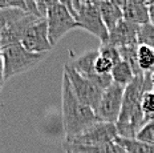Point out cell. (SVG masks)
<instances>
[{"label":"cell","mask_w":154,"mask_h":153,"mask_svg":"<svg viewBox=\"0 0 154 153\" xmlns=\"http://www.w3.org/2000/svg\"><path fill=\"white\" fill-rule=\"evenodd\" d=\"M146 91H152L150 75L134 76L133 81L125 87L122 107L116 123L118 137L136 139L137 132L145 124V117L141 109V98Z\"/></svg>","instance_id":"cell-1"},{"label":"cell","mask_w":154,"mask_h":153,"mask_svg":"<svg viewBox=\"0 0 154 153\" xmlns=\"http://www.w3.org/2000/svg\"><path fill=\"white\" fill-rule=\"evenodd\" d=\"M61 111L65 141L76 137L98 121L94 111L88 105L82 104L76 97L70 81L65 73H63L61 83Z\"/></svg>","instance_id":"cell-2"},{"label":"cell","mask_w":154,"mask_h":153,"mask_svg":"<svg viewBox=\"0 0 154 153\" xmlns=\"http://www.w3.org/2000/svg\"><path fill=\"white\" fill-rule=\"evenodd\" d=\"M48 53H35L25 49L20 43L11 44L2 48L3 64H4V80L25 73L37 67L47 57Z\"/></svg>","instance_id":"cell-3"},{"label":"cell","mask_w":154,"mask_h":153,"mask_svg":"<svg viewBox=\"0 0 154 153\" xmlns=\"http://www.w3.org/2000/svg\"><path fill=\"white\" fill-rule=\"evenodd\" d=\"M45 19H47V24H48V37H49V41L53 47L69 31L79 28L76 19L60 3L48 9Z\"/></svg>","instance_id":"cell-4"},{"label":"cell","mask_w":154,"mask_h":153,"mask_svg":"<svg viewBox=\"0 0 154 153\" xmlns=\"http://www.w3.org/2000/svg\"><path fill=\"white\" fill-rule=\"evenodd\" d=\"M64 73L68 76L76 97L79 98L82 104H85V105H88L89 108H92L96 113L104 91H102L101 88H98L96 84H93L91 80L82 77L80 73H77L75 69H72L66 64L64 65Z\"/></svg>","instance_id":"cell-5"},{"label":"cell","mask_w":154,"mask_h":153,"mask_svg":"<svg viewBox=\"0 0 154 153\" xmlns=\"http://www.w3.org/2000/svg\"><path fill=\"white\" fill-rule=\"evenodd\" d=\"M118 133L116 124L97 121L89 128H86L84 132H81L73 139L66 140L65 142L75 145H101L116 141Z\"/></svg>","instance_id":"cell-6"},{"label":"cell","mask_w":154,"mask_h":153,"mask_svg":"<svg viewBox=\"0 0 154 153\" xmlns=\"http://www.w3.org/2000/svg\"><path fill=\"white\" fill-rule=\"evenodd\" d=\"M75 19L79 24V28H82L93 36L98 37L101 44L106 43L109 31L102 21L98 4H80V7L76 9Z\"/></svg>","instance_id":"cell-7"},{"label":"cell","mask_w":154,"mask_h":153,"mask_svg":"<svg viewBox=\"0 0 154 153\" xmlns=\"http://www.w3.org/2000/svg\"><path fill=\"white\" fill-rule=\"evenodd\" d=\"M124 89V87L113 83L110 87L102 92L100 104L96 111V116H97L98 121L112 124L117 123L121 112V107H122Z\"/></svg>","instance_id":"cell-8"},{"label":"cell","mask_w":154,"mask_h":153,"mask_svg":"<svg viewBox=\"0 0 154 153\" xmlns=\"http://www.w3.org/2000/svg\"><path fill=\"white\" fill-rule=\"evenodd\" d=\"M20 44L25 49L35 53H48L53 49L48 37V24L45 17H37L27 28L20 40Z\"/></svg>","instance_id":"cell-9"},{"label":"cell","mask_w":154,"mask_h":153,"mask_svg":"<svg viewBox=\"0 0 154 153\" xmlns=\"http://www.w3.org/2000/svg\"><path fill=\"white\" fill-rule=\"evenodd\" d=\"M37 17H40V16H36V15L27 12L23 16L17 17L16 20L7 24L2 30V32H0V47L4 48V47L11 45V44L20 43L21 37H23V35L25 33L27 28L29 27Z\"/></svg>","instance_id":"cell-10"},{"label":"cell","mask_w":154,"mask_h":153,"mask_svg":"<svg viewBox=\"0 0 154 153\" xmlns=\"http://www.w3.org/2000/svg\"><path fill=\"white\" fill-rule=\"evenodd\" d=\"M138 27L140 25L131 24L126 20L120 21V23L117 24V27L109 32L108 40H106V43H104V44L113 45V47H116V48H121V47L137 44Z\"/></svg>","instance_id":"cell-11"},{"label":"cell","mask_w":154,"mask_h":153,"mask_svg":"<svg viewBox=\"0 0 154 153\" xmlns=\"http://www.w3.org/2000/svg\"><path fill=\"white\" fill-rule=\"evenodd\" d=\"M98 48L97 49H89L84 52L82 55L73 57L70 61L66 63V65H69L72 69H75L77 73L82 76V77H91L94 75V61L98 57Z\"/></svg>","instance_id":"cell-12"},{"label":"cell","mask_w":154,"mask_h":153,"mask_svg":"<svg viewBox=\"0 0 154 153\" xmlns=\"http://www.w3.org/2000/svg\"><path fill=\"white\" fill-rule=\"evenodd\" d=\"M65 153H126L116 141L101 145H75L64 142Z\"/></svg>","instance_id":"cell-13"},{"label":"cell","mask_w":154,"mask_h":153,"mask_svg":"<svg viewBox=\"0 0 154 153\" xmlns=\"http://www.w3.org/2000/svg\"><path fill=\"white\" fill-rule=\"evenodd\" d=\"M98 9H100L102 21H104L105 27H106V30L109 32L112 30H114L120 21L124 20L122 9L118 8L117 5H114L109 0H104V2L98 3Z\"/></svg>","instance_id":"cell-14"},{"label":"cell","mask_w":154,"mask_h":153,"mask_svg":"<svg viewBox=\"0 0 154 153\" xmlns=\"http://www.w3.org/2000/svg\"><path fill=\"white\" fill-rule=\"evenodd\" d=\"M122 16L124 20L129 21L136 25H143L149 23V5H141V4H129L122 8Z\"/></svg>","instance_id":"cell-15"},{"label":"cell","mask_w":154,"mask_h":153,"mask_svg":"<svg viewBox=\"0 0 154 153\" xmlns=\"http://www.w3.org/2000/svg\"><path fill=\"white\" fill-rule=\"evenodd\" d=\"M112 80H113L114 84H118L121 87H126L128 84H130L134 79V72L133 69L130 68V65L128 64L126 61L121 60L120 63H117L116 65H113V69L110 72Z\"/></svg>","instance_id":"cell-16"},{"label":"cell","mask_w":154,"mask_h":153,"mask_svg":"<svg viewBox=\"0 0 154 153\" xmlns=\"http://www.w3.org/2000/svg\"><path fill=\"white\" fill-rule=\"evenodd\" d=\"M137 64L143 75H152L154 72V49L147 45L137 47Z\"/></svg>","instance_id":"cell-17"},{"label":"cell","mask_w":154,"mask_h":153,"mask_svg":"<svg viewBox=\"0 0 154 153\" xmlns=\"http://www.w3.org/2000/svg\"><path fill=\"white\" fill-rule=\"evenodd\" d=\"M116 142L125 149L126 153H154V145L137 141L136 139H122L117 137Z\"/></svg>","instance_id":"cell-18"},{"label":"cell","mask_w":154,"mask_h":153,"mask_svg":"<svg viewBox=\"0 0 154 153\" xmlns=\"http://www.w3.org/2000/svg\"><path fill=\"white\" fill-rule=\"evenodd\" d=\"M137 44L138 45H147L154 49V27L150 23L138 27Z\"/></svg>","instance_id":"cell-19"},{"label":"cell","mask_w":154,"mask_h":153,"mask_svg":"<svg viewBox=\"0 0 154 153\" xmlns=\"http://www.w3.org/2000/svg\"><path fill=\"white\" fill-rule=\"evenodd\" d=\"M136 140L141 142H145V144L154 145V120L147 121L141 126V129L136 135Z\"/></svg>","instance_id":"cell-20"},{"label":"cell","mask_w":154,"mask_h":153,"mask_svg":"<svg viewBox=\"0 0 154 153\" xmlns=\"http://www.w3.org/2000/svg\"><path fill=\"white\" fill-rule=\"evenodd\" d=\"M98 53H100V56L105 57V59H108V60H110L113 65H116L117 63L121 61L120 51H118V48H116V47H113V45H109V44H101L100 48H98Z\"/></svg>","instance_id":"cell-21"},{"label":"cell","mask_w":154,"mask_h":153,"mask_svg":"<svg viewBox=\"0 0 154 153\" xmlns=\"http://www.w3.org/2000/svg\"><path fill=\"white\" fill-rule=\"evenodd\" d=\"M112 69H113V64H112L110 60L98 55L94 61V72L98 75H110Z\"/></svg>","instance_id":"cell-22"},{"label":"cell","mask_w":154,"mask_h":153,"mask_svg":"<svg viewBox=\"0 0 154 153\" xmlns=\"http://www.w3.org/2000/svg\"><path fill=\"white\" fill-rule=\"evenodd\" d=\"M59 3L61 5H64L68 11L72 14V16L75 17L76 16V9H75V2L73 0H59Z\"/></svg>","instance_id":"cell-23"},{"label":"cell","mask_w":154,"mask_h":153,"mask_svg":"<svg viewBox=\"0 0 154 153\" xmlns=\"http://www.w3.org/2000/svg\"><path fill=\"white\" fill-rule=\"evenodd\" d=\"M4 64H3V56H2V47H0V92L4 85Z\"/></svg>","instance_id":"cell-24"},{"label":"cell","mask_w":154,"mask_h":153,"mask_svg":"<svg viewBox=\"0 0 154 153\" xmlns=\"http://www.w3.org/2000/svg\"><path fill=\"white\" fill-rule=\"evenodd\" d=\"M25 3H27V7H28V11L31 12V14L36 15V16H40L37 12V8H36V4H35V0H24ZM41 17V16H40Z\"/></svg>","instance_id":"cell-25"},{"label":"cell","mask_w":154,"mask_h":153,"mask_svg":"<svg viewBox=\"0 0 154 153\" xmlns=\"http://www.w3.org/2000/svg\"><path fill=\"white\" fill-rule=\"evenodd\" d=\"M109 2H112L114 5H117L118 8H121L122 9L125 5H126V3H128V0H109Z\"/></svg>","instance_id":"cell-26"},{"label":"cell","mask_w":154,"mask_h":153,"mask_svg":"<svg viewBox=\"0 0 154 153\" xmlns=\"http://www.w3.org/2000/svg\"><path fill=\"white\" fill-rule=\"evenodd\" d=\"M149 23L154 27V5H149Z\"/></svg>","instance_id":"cell-27"},{"label":"cell","mask_w":154,"mask_h":153,"mask_svg":"<svg viewBox=\"0 0 154 153\" xmlns=\"http://www.w3.org/2000/svg\"><path fill=\"white\" fill-rule=\"evenodd\" d=\"M129 4H141V5H149V0H128Z\"/></svg>","instance_id":"cell-28"},{"label":"cell","mask_w":154,"mask_h":153,"mask_svg":"<svg viewBox=\"0 0 154 153\" xmlns=\"http://www.w3.org/2000/svg\"><path fill=\"white\" fill-rule=\"evenodd\" d=\"M79 2H80V4H98V3L104 2V0H79Z\"/></svg>","instance_id":"cell-29"},{"label":"cell","mask_w":154,"mask_h":153,"mask_svg":"<svg viewBox=\"0 0 154 153\" xmlns=\"http://www.w3.org/2000/svg\"><path fill=\"white\" fill-rule=\"evenodd\" d=\"M150 80H152V91L154 92V72L150 75Z\"/></svg>","instance_id":"cell-30"},{"label":"cell","mask_w":154,"mask_h":153,"mask_svg":"<svg viewBox=\"0 0 154 153\" xmlns=\"http://www.w3.org/2000/svg\"><path fill=\"white\" fill-rule=\"evenodd\" d=\"M73 2H75V9H77L79 8V5H80V2L79 0H73Z\"/></svg>","instance_id":"cell-31"},{"label":"cell","mask_w":154,"mask_h":153,"mask_svg":"<svg viewBox=\"0 0 154 153\" xmlns=\"http://www.w3.org/2000/svg\"><path fill=\"white\" fill-rule=\"evenodd\" d=\"M153 5H154V4H153Z\"/></svg>","instance_id":"cell-32"}]
</instances>
